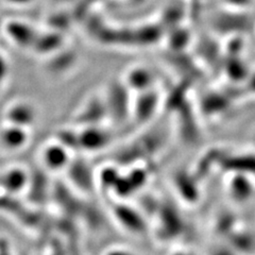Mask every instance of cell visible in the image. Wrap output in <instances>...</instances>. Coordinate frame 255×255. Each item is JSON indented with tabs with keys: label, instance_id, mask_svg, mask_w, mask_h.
<instances>
[{
	"label": "cell",
	"instance_id": "1",
	"mask_svg": "<svg viewBox=\"0 0 255 255\" xmlns=\"http://www.w3.org/2000/svg\"><path fill=\"white\" fill-rule=\"evenodd\" d=\"M25 139L26 136L21 127L14 125L5 128L0 135V141L7 149H16L20 147Z\"/></svg>",
	"mask_w": 255,
	"mask_h": 255
},
{
	"label": "cell",
	"instance_id": "2",
	"mask_svg": "<svg viewBox=\"0 0 255 255\" xmlns=\"http://www.w3.org/2000/svg\"><path fill=\"white\" fill-rule=\"evenodd\" d=\"M33 112L28 107L23 105H16L9 112H7V118L14 126L21 127L27 125L32 121Z\"/></svg>",
	"mask_w": 255,
	"mask_h": 255
},
{
	"label": "cell",
	"instance_id": "3",
	"mask_svg": "<svg viewBox=\"0 0 255 255\" xmlns=\"http://www.w3.org/2000/svg\"><path fill=\"white\" fill-rule=\"evenodd\" d=\"M23 183H25V175L18 169H13L5 172L2 175V178L0 179V186L10 191L20 189Z\"/></svg>",
	"mask_w": 255,
	"mask_h": 255
},
{
	"label": "cell",
	"instance_id": "4",
	"mask_svg": "<svg viewBox=\"0 0 255 255\" xmlns=\"http://www.w3.org/2000/svg\"><path fill=\"white\" fill-rule=\"evenodd\" d=\"M7 33L10 34V36L14 39L15 42H17L18 44H21V45H26L28 44L27 42L30 38L31 30L25 25H21V23H18V22H14L7 25Z\"/></svg>",
	"mask_w": 255,
	"mask_h": 255
},
{
	"label": "cell",
	"instance_id": "5",
	"mask_svg": "<svg viewBox=\"0 0 255 255\" xmlns=\"http://www.w3.org/2000/svg\"><path fill=\"white\" fill-rule=\"evenodd\" d=\"M5 74H6V63L1 55H0V83H1L2 80L5 78Z\"/></svg>",
	"mask_w": 255,
	"mask_h": 255
},
{
	"label": "cell",
	"instance_id": "6",
	"mask_svg": "<svg viewBox=\"0 0 255 255\" xmlns=\"http://www.w3.org/2000/svg\"><path fill=\"white\" fill-rule=\"evenodd\" d=\"M0 255H10V253H7L6 246L3 243H0Z\"/></svg>",
	"mask_w": 255,
	"mask_h": 255
},
{
	"label": "cell",
	"instance_id": "7",
	"mask_svg": "<svg viewBox=\"0 0 255 255\" xmlns=\"http://www.w3.org/2000/svg\"><path fill=\"white\" fill-rule=\"evenodd\" d=\"M9 1V0H7ZM10 1H13V2H26L27 0H10Z\"/></svg>",
	"mask_w": 255,
	"mask_h": 255
}]
</instances>
